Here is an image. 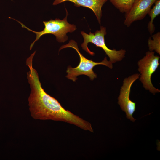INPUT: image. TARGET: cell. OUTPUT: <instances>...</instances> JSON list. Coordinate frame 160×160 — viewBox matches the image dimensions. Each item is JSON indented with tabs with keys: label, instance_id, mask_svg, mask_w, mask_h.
<instances>
[{
	"label": "cell",
	"instance_id": "cell-1",
	"mask_svg": "<svg viewBox=\"0 0 160 160\" xmlns=\"http://www.w3.org/2000/svg\"><path fill=\"white\" fill-rule=\"evenodd\" d=\"M32 61L33 59L30 58L26 61L29 69L27 78L31 89L28 101L31 116L35 119L67 122L93 132L89 122L65 109L57 99L46 92L41 87L37 71L33 67Z\"/></svg>",
	"mask_w": 160,
	"mask_h": 160
},
{
	"label": "cell",
	"instance_id": "cell-2",
	"mask_svg": "<svg viewBox=\"0 0 160 160\" xmlns=\"http://www.w3.org/2000/svg\"><path fill=\"white\" fill-rule=\"evenodd\" d=\"M68 47L75 49L80 57V60L78 65L75 68H72L71 66H69L66 71L67 75L66 77L74 82H75L77 79V76L81 75L88 76L91 80L96 78L97 75L93 70L94 67L96 65H102L110 69L113 68L112 63L108 61L106 57L101 62H95L92 60L86 58L80 53L77 43L73 40H70L68 44L61 46L59 51Z\"/></svg>",
	"mask_w": 160,
	"mask_h": 160
},
{
	"label": "cell",
	"instance_id": "cell-3",
	"mask_svg": "<svg viewBox=\"0 0 160 160\" xmlns=\"http://www.w3.org/2000/svg\"><path fill=\"white\" fill-rule=\"evenodd\" d=\"M66 10V17L63 20H60L56 18L55 20L51 19L48 21H44L43 23L44 28L43 30L40 31H36L30 29L21 22L14 18H12L20 23L23 28H26L28 31L35 33L36 35L35 40L30 46V49L31 50L35 42L38 40L43 35L51 34L55 35L56 39L59 42H64L68 38L67 33H72L76 29V26L74 24L69 23L67 21V17L68 14Z\"/></svg>",
	"mask_w": 160,
	"mask_h": 160
},
{
	"label": "cell",
	"instance_id": "cell-4",
	"mask_svg": "<svg viewBox=\"0 0 160 160\" xmlns=\"http://www.w3.org/2000/svg\"><path fill=\"white\" fill-rule=\"evenodd\" d=\"M81 33L84 39L81 47L90 55L93 56L95 54L88 48L87 45L89 43H91L102 49L109 57V61L112 63L121 61L125 57L126 52L125 49H121L119 50L111 49L106 46L104 38L107 34L105 27L100 26V29L97 30L94 33L90 32L89 34H87L84 31H81Z\"/></svg>",
	"mask_w": 160,
	"mask_h": 160
},
{
	"label": "cell",
	"instance_id": "cell-5",
	"mask_svg": "<svg viewBox=\"0 0 160 160\" xmlns=\"http://www.w3.org/2000/svg\"><path fill=\"white\" fill-rule=\"evenodd\" d=\"M159 56L155 55L154 52L148 51L138 62V70L140 73V80L143 84V87L154 95L160 92L159 90L153 86L151 80L152 75L159 65Z\"/></svg>",
	"mask_w": 160,
	"mask_h": 160
},
{
	"label": "cell",
	"instance_id": "cell-6",
	"mask_svg": "<svg viewBox=\"0 0 160 160\" xmlns=\"http://www.w3.org/2000/svg\"><path fill=\"white\" fill-rule=\"evenodd\" d=\"M140 75L136 73L124 79L118 97V104L121 109L125 112L127 118L132 122L136 120L132 116L135 111L136 103L130 99V94L132 84L139 78Z\"/></svg>",
	"mask_w": 160,
	"mask_h": 160
},
{
	"label": "cell",
	"instance_id": "cell-7",
	"mask_svg": "<svg viewBox=\"0 0 160 160\" xmlns=\"http://www.w3.org/2000/svg\"><path fill=\"white\" fill-rule=\"evenodd\" d=\"M156 0H135L130 9L125 13L124 23L128 27L134 22L145 17Z\"/></svg>",
	"mask_w": 160,
	"mask_h": 160
},
{
	"label": "cell",
	"instance_id": "cell-8",
	"mask_svg": "<svg viewBox=\"0 0 160 160\" xmlns=\"http://www.w3.org/2000/svg\"><path fill=\"white\" fill-rule=\"evenodd\" d=\"M108 0H55L53 3L56 5L65 1H69L74 4L75 6H82L91 9L95 15L100 24L102 16V8Z\"/></svg>",
	"mask_w": 160,
	"mask_h": 160
},
{
	"label": "cell",
	"instance_id": "cell-9",
	"mask_svg": "<svg viewBox=\"0 0 160 160\" xmlns=\"http://www.w3.org/2000/svg\"><path fill=\"white\" fill-rule=\"evenodd\" d=\"M154 4V6L151 9L148 14L151 19L148 24L147 28L150 35L152 34L155 30L154 25L153 23V20L160 14V0H156Z\"/></svg>",
	"mask_w": 160,
	"mask_h": 160
},
{
	"label": "cell",
	"instance_id": "cell-10",
	"mask_svg": "<svg viewBox=\"0 0 160 160\" xmlns=\"http://www.w3.org/2000/svg\"><path fill=\"white\" fill-rule=\"evenodd\" d=\"M135 0H110V2L122 13H126L131 8Z\"/></svg>",
	"mask_w": 160,
	"mask_h": 160
},
{
	"label": "cell",
	"instance_id": "cell-11",
	"mask_svg": "<svg viewBox=\"0 0 160 160\" xmlns=\"http://www.w3.org/2000/svg\"><path fill=\"white\" fill-rule=\"evenodd\" d=\"M149 51L154 50L160 54V32H158L150 37L148 41Z\"/></svg>",
	"mask_w": 160,
	"mask_h": 160
}]
</instances>
